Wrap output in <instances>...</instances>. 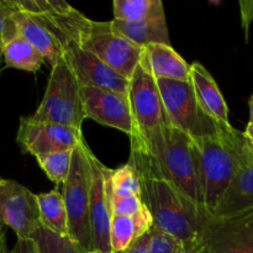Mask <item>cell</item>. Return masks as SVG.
Instances as JSON below:
<instances>
[{"label": "cell", "instance_id": "26", "mask_svg": "<svg viewBox=\"0 0 253 253\" xmlns=\"http://www.w3.org/2000/svg\"><path fill=\"white\" fill-rule=\"evenodd\" d=\"M137 239L132 216L113 215L110 225V244L113 252L121 253L126 251Z\"/></svg>", "mask_w": 253, "mask_h": 253}, {"label": "cell", "instance_id": "7", "mask_svg": "<svg viewBox=\"0 0 253 253\" xmlns=\"http://www.w3.org/2000/svg\"><path fill=\"white\" fill-rule=\"evenodd\" d=\"M127 96L135 124L133 133L150 138L161 132L169 123L157 79L151 73L145 53H142L140 63L130 79Z\"/></svg>", "mask_w": 253, "mask_h": 253}, {"label": "cell", "instance_id": "29", "mask_svg": "<svg viewBox=\"0 0 253 253\" xmlns=\"http://www.w3.org/2000/svg\"><path fill=\"white\" fill-rule=\"evenodd\" d=\"M12 12H14L12 0H0V44L2 47L4 43L19 35Z\"/></svg>", "mask_w": 253, "mask_h": 253}, {"label": "cell", "instance_id": "32", "mask_svg": "<svg viewBox=\"0 0 253 253\" xmlns=\"http://www.w3.org/2000/svg\"><path fill=\"white\" fill-rule=\"evenodd\" d=\"M151 239H152V235H151L150 231L143 235V236H141L140 239L136 240L126 251L121 253H150Z\"/></svg>", "mask_w": 253, "mask_h": 253}, {"label": "cell", "instance_id": "11", "mask_svg": "<svg viewBox=\"0 0 253 253\" xmlns=\"http://www.w3.org/2000/svg\"><path fill=\"white\" fill-rule=\"evenodd\" d=\"M88 158L90 163V229L91 251L113 252L110 244L111 212V173L113 169L105 167L88 148Z\"/></svg>", "mask_w": 253, "mask_h": 253}, {"label": "cell", "instance_id": "34", "mask_svg": "<svg viewBox=\"0 0 253 253\" xmlns=\"http://www.w3.org/2000/svg\"><path fill=\"white\" fill-rule=\"evenodd\" d=\"M7 252H9V250L6 246V227L0 222V253Z\"/></svg>", "mask_w": 253, "mask_h": 253}, {"label": "cell", "instance_id": "28", "mask_svg": "<svg viewBox=\"0 0 253 253\" xmlns=\"http://www.w3.org/2000/svg\"><path fill=\"white\" fill-rule=\"evenodd\" d=\"M151 249L150 253H192L185 249L184 244L180 240L175 239L172 235H168L161 230H151ZM197 250V249H195Z\"/></svg>", "mask_w": 253, "mask_h": 253}, {"label": "cell", "instance_id": "37", "mask_svg": "<svg viewBox=\"0 0 253 253\" xmlns=\"http://www.w3.org/2000/svg\"><path fill=\"white\" fill-rule=\"evenodd\" d=\"M192 253H207V251H205V247L203 246V245H200V246L198 247L197 250H194Z\"/></svg>", "mask_w": 253, "mask_h": 253}, {"label": "cell", "instance_id": "21", "mask_svg": "<svg viewBox=\"0 0 253 253\" xmlns=\"http://www.w3.org/2000/svg\"><path fill=\"white\" fill-rule=\"evenodd\" d=\"M37 202L42 226L58 235L69 236L68 215L61 190L54 188L48 193L37 194Z\"/></svg>", "mask_w": 253, "mask_h": 253}, {"label": "cell", "instance_id": "22", "mask_svg": "<svg viewBox=\"0 0 253 253\" xmlns=\"http://www.w3.org/2000/svg\"><path fill=\"white\" fill-rule=\"evenodd\" d=\"M5 66L20 71L35 72L40 71L46 58L40 51H37L31 43L22 39L20 35L4 43L2 47Z\"/></svg>", "mask_w": 253, "mask_h": 253}, {"label": "cell", "instance_id": "39", "mask_svg": "<svg viewBox=\"0 0 253 253\" xmlns=\"http://www.w3.org/2000/svg\"><path fill=\"white\" fill-rule=\"evenodd\" d=\"M1 56H2V46L0 44V58H1Z\"/></svg>", "mask_w": 253, "mask_h": 253}, {"label": "cell", "instance_id": "24", "mask_svg": "<svg viewBox=\"0 0 253 253\" xmlns=\"http://www.w3.org/2000/svg\"><path fill=\"white\" fill-rule=\"evenodd\" d=\"M73 151H58L36 158L41 169L56 185H63L68 178L73 161Z\"/></svg>", "mask_w": 253, "mask_h": 253}, {"label": "cell", "instance_id": "20", "mask_svg": "<svg viewBox=\"0 0 253 253\" xmlns=\"http://www.w3.org/2000/svg\"><path fill=\"white\" fill-rule=\"evenodd\" d=\"M151 73L156 79L190 81V64L168 44H150L143 48Z\"/></svg>", "mask_w": 253, "mask_h": 253}, {"label": "cell", "instance_id": "30", "mask_svg": "<svg viewBox=\"0 0 253 253\" xmlns=\"http://www.w3.org/2000/svg\"><path fill=\"white\" fill-rule=\"evenodd\" d=\"M141 197L113 198L111 199V212L113 215H128L132 216L142 208Z\"/></svg>", "mask_w": 253, "mask_h": 253}, {"label": "cell", "instance_id": "16", "mask_svg": "<svg viewBox=\"0 0 253 253\" xmlns=\"http://www.w3.org/2000/svg\"><path fill=\"white\" fill-rule=\"evenodd\" d=\"M63 57L82 86H95L128 95L130 81L116 73L105 62L88 49L76 44L66 49Z\"/></svg>", "mask_w": 253, "mask_h": 253}, {"label": "cell", "instance_id": "4", "mask_svg": "<svg viewBox=\"0 0 253 253\" xmlns=\"http://www.w3.org/2000/svg\"><path fill=\"white\" fill-rule=\"evenodd\" d=\"M32 118L82 130L86 119L82 85L64 57L52 67L44 95Z\"/></svg>", "mask_w": 253, "mask_h": 253}, {"label": "cell", "instance_id": "9", "mask_svg": "<svg viewBox=\"0 0 253 253\" xmlns=\"http://www.w3.org/2000/svg\"><path fill=\"white\" fill-rule=\"evenodd\" d=\"M82 47L127 81L132 78L143 53L142 47L114 32L110 21H93V27L82 42Z\"/></svg>", "mask_w": 253, "mask_h": 253}, {"label": "cell", "instance_id": "17", "mask_svg": "<svg viewBox=\"0 0 253 253\" xmlns=\"http://www.w3.org/2000/svg\"><path fill=\"white\" fill-rule=\"evenodd\" d=\"M190 83L205 115L219 125L232 126L229 121V106L216 81L199 62L190 64Z\"/></svg>", "mask_w": 253, "mask_h": 253}, {"label": "cell", "instance_id": "38", "mask_svg": "<svg viewBox=\"0 0 253 253\" xmlns=\"http://www.w3.org/2000/svg\"><path fill=\"white\" fill-rule=\"evenodd\" d=\"M89 253H115V252H103V251H91Z\"/></svg>", "mask_w": 253, "mask_h": 253}, {"label": "cell", "instance_id": "18", "mask_svg": "<svg viewBox=\"0 0 253 253\" xmlns=\"http://www.w3.org/2000/svg\"><path fill=\"white\" fill-rule=\"evenodd\" d=\"M14 2V0H12ZM12 17L16 24L17 32L22 39L31 43L37 51L41 52L51 67L56 66L57 62L63 57L64 49L51 32L47 31L39 21L29 14L20 10L14 2Z\"/></svg>", "mask_w": 253, "mask_h": 253}, {"label": "cell", "instance_id": "25", "mask_svg": "<svg viewBox=\"0 0 253 253\" xmlns=\"http://www.w3.org/2000/svg\"><path fill=\"white\" fill-rule=\"evenodd\" d=\"M30 239L37 245L39 253H86L69 236H63L41 226Z\"/></svg>", "mask_w": 253, "mask_h": 253}, {"label": "cell", "instance_id": "40", "mask_svg": "<svg viewBox=\"0 0 253 253\" xmlns=\"http://www.w3.org/2000/svg\"><path fill=\"white\" fill-rule=\"evenodd\" d=\"M1 179H2V178H1V177H0V180H1Z\"/></svg>", "mask_w": 253, "mask_h": 253}, {"label": "cell", "instance_id": "3", "mask_svg": "<svg viewBox=\"0 0 253 253\" xmlns=\"http://www.w3.org/2000/svg\"><path fill=\"white\" fill-rule=\"evenodd\" d=\"M140 137L160 156L178 189L207 221L208 215L200 185L197 150L192 136L168 123L157 135L150 138Z\"/></svg>", "mask_w": 253, "mask_h": 253}, {"label": "cell", "instance_id": "19", "mask_svg": "<svg viewBox=\"0 0 253 253\" xmlns=\"http://www.w3.org/2000/svg\"><path fill=\"white\" fill-rule=\"evenodd\" d=\"M111 29L114 32L130 40L138 47L150 46V44H168L170 46L169 32H168L166 16L151 17L141 21H120L111 20Z\"/></svg>", "mask_w": 253, "mask_h": 253}, {"label": "cell", "instance_id": "36", "mask_svg": "<svg viewBox=\"0 0 253 253\" xmlns=\"http://www.w3.org/2000/svg\"><path fill=\"white\" fill-rule=\"evenodd\" d=\"M249 108H250V123H253V94L249 99Z\"/></svg>", "mask_w": 253, "mask_h": 253}, {"label": "cell", "instance_id": "35", "mask_svg": "<svg viewBox=\"0 0 253 253\" xmlns=\"http://www.w3.org/2000/svg\"><path fill=\"white\" fill-rule=\"evenodd\" d=\"M244 136L246 137L247 142L250 143V146L253 148V123H250L247 124L246 128H245L244 131Z\"/></svg>", "mask_w": 253, "mask_h": 253}, {"label": "cell", "instance_id": "6", "mask_svg": "<svg viewBox=\"0 0 253 253\" xmlns=\"http://www.w3.org/2000/svg\"><path fill=\"white\" fill-rule=\"evenodd\" d=\"M14 2L51 32L64 52L76 44L82 46L93 27L94 20L62 0H14Z\"/></svg>", "mask_w": 253, "mask_h": 253}, {"label": "cell", "instance_id": "27", "mask_svg": "<svg viewBox=\"0 0 253 253\" xmlns=\"http://www.w3.org/2000/svg\"><path fill=\"white\" fill-rule=\"evenodd\" d=\"M113 198L141 197V183L137 172L131 163L121 166L111 173Z\"/></svg>", "mask_w": 253, "mask_h": 253}, {"label": "cell", "instance_id": "2", "mask_svg": "<svg viewBox=\"0 0 253 253\" xmlns=\"http://www.w3.org/2000/svg\"><path fill=\"white\" fill-rule=\"evenodd\" d=\"M197 150L204 207L212 216L236 173L247 140L232 126H217L214 133L192 137Z\"/></svg>", "mask_w": 253, "mask_h": 253}, {"label": "cell", "instance_id": "15", "mask_svg": "<svg viewBox=\"0 0 253 253\" xmlns=\"http://www.w3.org/2000/svg\"><path fill=\"white\" fill-rule=\"evenodd\" d=\"M253 214V148L247 142L236 173L209 220H231Z\"/></svg>", "mask_w": 253, "mask_h": 253}, {"label": "cell", "instance_id": "33", "mask_svg": "<svg viewBox=\"0 0 253 253\" xmlns=\"http://www.w3.org/2000/svg\"><path fill=\"white\" fill-rule=\"evenodd\" d=\"M7 253H39V250L32 239H17L15 246Z\"/></svg>", "mask_w": 253, "mask_h": 253}, {"label": "cell", "instance_id": "31", "mask_svg": "<svg viewBox=\"0 0 253 253\" xmlns=\"http://www.w3.org/2000/svg\"><path fill=\"white\" fill-rule=\"evenodd\" d=\"M240 10H241V24L245 31V39L249 42L250 29L253 20V1H240Z\"/></svg>", "mask_w": 253, "mask_h": 253}, {"label": "cell", "instance_id": "8", "mask_svg": "<svg viewBox=\"0 0 253 253\" xmlns=\"http://www.w3.org/2000/svg\"><path fill=\"white\" fill-rule=\"evenodd\" d=\"M157 84L169 124L192 137L216 132L219 124L200 109L190 81L157 79Z\"/></svg>", "mask_w": 253, "mask_h": 253}, {"label": "cell", "instance_id": "1", "mask_svg": "<svg viewBox=\"0 0 253 253\" xmlns=\"http://www.w3.org/2000/svg\"><path fill=\"white\" fill-rule=\"evenodd\" d=\"M128 163L133 166L141 183V199L150 210L156 229L172 235L189 252L202 245L205 220L185 199L170 178L167 168L138 135L130 136Z\"/></svg>", "mask_w": 253, "mask_h": 253}, {"label": "cell", "instance_id": "13", "mask_svg": "<svg viewBox=\"0 0 253 253\" xmlns=\"http://www.w3.org/2000/svg\"><path fill=\"white\" fill-rule=\"evenodd\" d=\"M86 119L131 136L135 131L128 96L95 86H82Z\"/></svg>", "mask_w": 253, "mask_h": 253}, {"label": "cell", "instance_id": "12", "mask_svg": "<svg viewBox=\"0 0 253 253\" xmlns=\"http://www.w3.org/2000/svg\"><path fill=\"white\" fill-rule=\"evenodd\" d=\"M0 222L17 239H30L41 225L37 195L16 180H0Z\"/></svg>", "mask_w": 253, "mask_h": 253}, {"label": "cell", "instance_id": "14", "mask_svg": "<svg viewBox=\"0 0 253 253\" xmlns=\"http://www.w3.org/2000/svg\"><path fill=\"white\" fill-rule=\"evenodd\" d=\"M207 253H253V214L231 220H207L202 227Z\"/></svg>", "mask_w": 253, "mask_h": 253}, {"label": "cell", "instance_id": "10", "mask_svg": "<svg viewBox=\"0 0 253 253\" xmlns=\"http://www.w3.org/2000/svg\"><path fill=\"white\" fill-rule=\"evenodd\" d=\"M83 138L79 128L36 120L32 116H22L20 119L16 142L22 152L37 158L58 151H73L81 145Z\"/></svg>", "mask_w": 253, "mask_h": 253}, {"label": "cell", "instance_id": "5", "mask_svg": "<svg viewBox=\"0 0 253 253\" xmlns=\"http://www.w3.org/2000/svg\"><path fill=\"white\" fill-rule=\"evenodd\" d=\"M88 143L84 140L73 151V161L62 194L68 215L69 237L83 250L91 252L90 183L91 170L88 158Z\"/></svg>", "mask_w": 253, "mask_h": 253}, {"label": "cell", "instance_id": "23", "mask_svg": "<svg viewBox=\"0 0 253 253\" xmlns=\"http://www.w3.org/2000/svg\"><path fill=\"white\" fill-rule=\"evenodd\" d=\"M114 19L120 21H141L151 17L166 16L161 0H115Z\"/></svg>", "mask_w": 253, "mask_h": 253}]
</instances>
